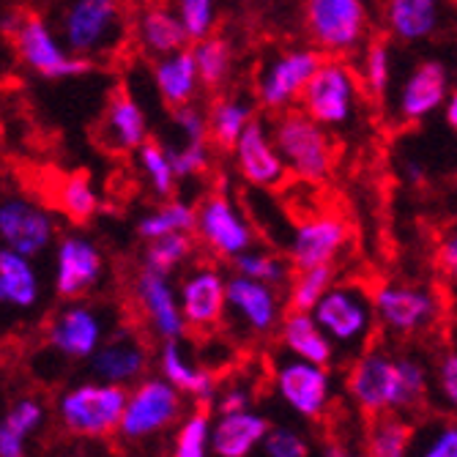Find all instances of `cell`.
<instances>
[{"instance_id": "cell-1", "label": "cell", "mask_w": 457, "mask_h": 457, "mask_svg": "<svg viewBox=\"0 0 457 457\" xmlns=\"http://www.w3.org/2000/svg\"><path fill=\"white\" fill-rule=\"evenodd\" d=\"M348 392L370 413L408 408L425 395V370L413 359H392L381 351H367L348 370Z\"/></svg>"}, {"instance_id": "cell-2", "label": "cell", "mask_w": 457, "mask_h": 457, "mask_svg": "<svg viewBox=\"0 0 457 457\" xmlns=\"http://www.w3.org/2000/svg\"><path fill=\"white\" fill-rule=\"evenodd\" d=\"M271 137L287 164V173L304 184H323L335 170V143L328 129L302 107L274 115Z\"/></svg>"}, {"instance_id": "cell-3", "label": "cell", "mask_w": 457, "mask_h": 457, "mask_svg": "<svg viewBox=\"0 0 457 457\" xmlns=\"http://www.w3.org/2000/svg\"><path fill=\"white\" fill-rule=\"evenodd\" d=\"M63 45L82 58H104L127 38V12L120 0H66L58 14Z\"/></svg>"}, {"instance_id": "cell-4", "label": "cell", "mask_w": 457, "mask_h": 457, "mask_svg": "<svg viewBox=\"0 0 457 457\" xmlns=\"http://www.w3.org/2000/svg\"><path fill=\"white\" fill-rule=\"evenodd\" d=\"M361 79L356 71L340 58H323L307 88L302 94L299 107L310 112L326 129H345L359 110V88Z\"/></svg>"}, {"instance_id": "cell-5", "label": "cell", "mask_w": 457, "mask_h": 457, "mask_svg": "<svg viewBox=\"0 0 457 457\" xmlns=\"http://www.w3.org/2000/svg\"><path fill=\"white\" fill-rule=\"evenodd\" d=\"M304 17L312 45L328 58L356 53L367 38L364 0H307Z\"/></svg>"}, {"instance_id": "cell-6", "label": "cell", "mask_w": 457, "mask_h": 457, "mask_svg": "<svg viewBox=\"0 0 457 457\" xmlns=\"http://www.w3.org/2000/svg\"><path fill=\"white\" fill-rule=\"evenodd\" d=\"M12 41L20 61L33 74L45 79H74V77H86L94 69L91 58L74 55L63 45L61 33H55L47 20H41L36 14H25Z\"/></svg>"}, {"instance_id": "cell-7", "label": "cell", "mask_w": 457, "mask_h": 457, "mask_svg": "<svg viewBox=\"0 0 457 457\" xmlns=\"http://www.w3.org/2000/svg\"><path fill=\"white\" fill-rule=\"evenodd\" d=\"M315 320L331 337V343L356 345L364 343L376 320V307H372V294L351 282H335L328 294L312 310Z\"/></svg>"}, {"instance_id": "cell-8", "label": "cell", "mask_w": 457, "mask_h": 457, "mask_svg": "<svg viewBox=\"0 0 457 457\" xmlns=\"http://www.w3.org/2000/svg\"><path fill=\"white\" fill-rule=\"evenodd\" d=\"M376 320L392 335H420L441 315V302L422 285L384 282L372 290Z\"/></svg>"}, {"instance_id": "cell-9", "label": "cell", "mask_w": 457, "mask_h": 457, "mask_svg": "<svg viewBox=\"0 0 457 457\" xmlns=\"http://www.w3.org/2000/svg\"><path fill=\"white\" fill-rule=\"evenodd\" d=\"M197 238L217 258L236 261L255 246V230L228 195H212L197 205Z\"/></svg>"}, {"instance_id": "cell-10", "label": "cell", "mask_w": 457, "mask_h": 457, "mask_svg": "<svg viewBox=\"0 0 457 457\" xmlns=\"http://www.w3.org/2000/svg\"><path fill=\"white\" fill-rule=\"evenodd\" d=\"M320 63L323 53L307 47L274 55L258 77V102L271 112L296 107Z\"/></svg>"}, {"instance_id": "cell-11", "label": "cell", "mask_w": 457, "mask_h": 457, "mask_svg": "<svg viewBox=\"0 0 457 457\" xmlns=\"http://www.w3.org/2000/svg\"><path fill=\"white\" fill-rule=\"evenodd\" d=\"M127 403L129 397L118 384H82L61 397V417L74 433L102 436L120 425Z\"/></svg>"}, {"instance_id": "cell-12", "label": "cell", "mask_w": 457, "mask_h": 457, "mask_svg": "<svg viewBox=\"0 0 457 457\" xmlns=\"http://www.w3.org/2000/svg\"><path fill=\"white\" fill-rule=\"evenodd\" d=\"M55 217L25 195H9L0 203V241L20 255L38 258L55 244Z\"/></svg>"}, {"instance_id": "cell-13", "label": "cell", "mask_w": 457, "mask_h": 457, "mask_svg": "<svg viewBox=\"0 0 457 457\" xmlns=\"http://www.w3.org/2000/svg\"><path fill=\"white\" fill-rule=\"evenodd\" d=\"M351 241V228L337 214H315L302 220L287 241V261L294 269L335 266Z\"/></svg>"}, {"instance_id": "cell-14", "label": "cell", "mask_w": 457, "mask_h": 457, "mask_svg": "<svg viewBox=\"0 0 457 457\" xmlns=\"http://www.w3.org/2000/svg\"><path fill=\"white\" fill-rule=\"evenodd\" d=\"M104 277L102 249L82 233H69L55 244V294L61 299H79Z\"/></svg>"}, {"instance_id": "cell-15", "label": "cell", "mask_w": 457, "mask_h": 457, "mask_svg": "<svg viewBox=\"0 0 457 457\" xmlns=\"http://www.w3.org/2000/svg\"><path fill=\"white\" fill-rule=\"evenodd\" d=\"M107 337V315L86 302L63 307L47 328L50 345L71 359H91Z\"/></svg>"}, {"instance_id": "cell-16", "label": "cell", "mask_w": 457, "mask_h": 457, "mask_svg": "<svg viewBox=\"0 0 457 457\" xmlns=\"http://www.w3.org/2000/svg\"><path fill=\"white\" fill-rule=\"evenodd\" d=\"M135 302L151 328L164 340H179L187 328V318L181 310V296L170 274H162L156 269L143 266L135 277Z\"/></svg>"}, {"instance_id": "cell-17", "label": "cell", "mask_w": 457, "mask_h": 457, "mask_svg": "<svg viewBox=\"0 0 457 457\" xmlns=\"http://www.w3.org/2000/svg\"><path fill=\"white\" fill-rule=\"evenodd\" d=\"M179 296L187 326L205 331L228 312V277L214 263H200L181 279Z\"/></svg>"}, {"instance_id": "cell-18", "label": "cell", "mask_w": 457, "mask_h": 457, "mask_svg": "<svg viewBox=\"0 0 457 457\" xmlns=\"http://www.w3.org/2000/svg\"><path fill=\"white\" fill-rule=\"evenodd\" d=\"M179 389L164 378H151L143 381L127 403V411H123L120 420V433L127 438H143L151 436L156 430H162L164 425H170L179 417Z\"/></svg>"}, {"instance_id": "cell-19", "label": "cell", "mask_w": 457, "mask_h": 457, "mask_svg": "<svg viewBox=\"0 0 457 457\" xmlns=\"http://www.w3.org/2000/svg\"><path fill=\"white\" fill-rule=\"evenodd\" d=\"M233 156L241 179L258 189H274L287 176V164L271 137V127H266L261 118L249 123V129L233 148Z\"/></svg>"}, {"instance_id": "cell-20", "label": "cell", "mask_w": 457, "mask_h": 457, "mask_svg": "<svg viewBox=\"0 0 457 457\" xmlns=\"http://www.w3.org/2000/svg\"><path fill=\"white\" fill-rule=\"evenodd\" d=\"M449 96L452 88L446 66L441 61H422L403 79L397 94V112L408 123H420L433 112L444 110Z\"/></svg>"}, {"instance_id": "cell-21", "label": "cell", "mask_w": 457, "mask_h": 457, "mask_svg": "<svg viewBox=\"0 0 457 457\" xmlns=\"http://www.w3.org/2000/svg\"><path fill=\"white\" fill-rule=\"evenodd\" d=\"M277 389L290 408L299 411L302 417L315 420V417H320L328 403L331 381H328V372L323 364L296 356V359H287L279 364Z\"/></svg>"}, {"instance_id": "cell-22", "label": "cell", "mask_w": 457, "mask_h": 457, "mask_svg": "<svg viewBox=\"0 0 457 457\" xmlns=\"http://www.w3.org/2000/svg\"><path fill=\"white\" fill-rule=\"evenodd\" d=\"M228 312L236 315L249 331L266 335L279 323L282 299L277 287L253 277L233 274L228 277Z\"/></svg>"}, {"instance_id": "cell-23", "label": "cell", "mask_w": 457, "mask_h": 457, "mask_svg": "<svg viewBox=\"0 0 457 457\" xmlns=\"http://www.w3.org/2000/svg\"><path fill=\"white\" fill-rule=\"evenodd\" d=\"M102 140L120 154L137 151L143 143H148L145 112L127 88H115L107 99L102 118Z\"/></svg>"}, {"instance_id": "cell-24", "label": "cell", "mask_w": 457, "mask_h": 457, "mask_svg": "<svg viewBox=\"0 0 457 457\" xmlns=\"http://www.w3.org/2000/svg\"><path fill=\"white\" fill-rule=\"evenodd\" d=\"M135 38L140 50L151 58H164L192 45L170 4L143 6L135 17Z\"/></svg>"}, {"instance_id": "cell-25", "label": "cell", "mask_w": 457, "mask_h": 457, "mask_svg": "<svg viewBox=\"0 0 457 457\" xmlns=\"http://www.w3.org/2000/svg\"><path fill=\"white\" fill-rule=\"evenodd\" d=\"M154 86L162 102L170 110L192 104L203 88V79L197 71V61L192 47H184L179 53H170L164 58H156L154 63Z\"/></svg>"}, {"instance_id": "cell-26", "label": "cell", "mask_w": 457, "mask_h": 457, "mask_svg": "<svg viewBox=\"0 0 457 457\" xmlns=\"http://www.w3.org/2000/svg\"><path fill=\"white\" fill-rule=\"evenodd\" d=\"M444 17L441 0H389L384 22L386 30L405 45H417V41L430 38Z\"/></svg>"}, {"instance_id": "cell-27", "label": "cell", "mask_w": 457, "mask_h": 457, "mask_svg": "<svg viewBox=\"0 0 457 457\" xmlns=\"http://www.w3.org/2000/svg\"><path fill=\"white\" fill-rule=\"evenodd\" d=\"M145 348L132 335H115L94 356L91 367L104 384H127L145 370Z\"/></svg>"}, {"instance_id": "cell-28", "label": "cell", "mask_w": 457, "mask_h": 457, "mask_svg": "<svg viewBox=\"0 0 457 457\" xmlns=\"http://www.w3.org/2000/svg\"><path fill=\"white\" fill-rule=\"evenodd\" d=\"M41 296V279L33 266V258L20 255L14 249H0V302L30 310Z\"/></svg>"}, {"instance_id": "cell-29", "label": "cell", "mask_w": 457, "mask_h": 457, "mask_svg": "<svg viewBox=\"0 0 457 457\" xmlns=\"http://www.w3.org/2000/svg\"><path fill=\"white\" fill-rule=\"evenodd\" d=\"M282 343L294 356L323 364V367L331 361V356H335L331 337L326 335L323 326L315 320L312 312H294L290 310L282 320Z\"/></svg>"}, {"instance_id": "cell-30", "label": "cell", "mask_w": 457, "mask_h": 457, "mask_svg": "<svg viewBox=\"0 0 457 457\" xmlns=\"http://www.w3.org/2000/svg\"><path fill=\"white\" fill-rule=\"evenodd\" d=\"M266 436L269 422L258 417V413H222L220 425L214 428V452L220 457H246L258 441H266Z\"/></svg>"}, {"instance_id": "cell-31", "label": "cell", "mask_w": 457, "mask_h": 457, "mask_svg": "<svg viewBox=\"0 0 457 457\" xmlns=\"http://www.w3.org/2000/svg\"><path fill=\"white\" fill-rule=\"evenodd\" d=\"M162 376L168 378L179 392L195 395L200 403H209L214 397V378L209 370L192 364L179 345V340H164L162 348Z\"/></svg>"}, {"instance_id": "cell-32", "label": "cell", "mask_w": 457, "mask_h": 457, "mask_svg": "<svg viewBox=\"0 0 457 457\" xmlns=\"http://www.w3.org/2000/svg\"><path fill=\"white\" fill-rule=\"evenodd\" d=\"M255 120V110L246 99L238 96H222L209 110V127H212V143L222 151H233L241 135Z\"/></svg>"}, {"instance_id": "cell-33", "label": "cell", "mask_w": 457, "mask_h": 457, "mask_svg": "<svg viewBox=\"0 0 457 457\" xmlns=\"http://www.w3.org/2000/svg\"><path fill=\"white\" fill-rule=\"evenodd\" d=\"M197 228V209L189 205L187 200H164L148 214L137 220V236L143 241H154L162 236H173V233H195Z\"/></svg>"}, {"instance_id": "cell-34", "label": "cell", "mask_w": 457, "mask_h": 457, "mask_svg": "<svg viewBox=\"0 0 457 457\" xmlns=\"http://www.w3.org/2000/svg\"><path fill=\"white\" fill-rule=\"evenodd\" d=\"M55 203L58 209L74 220V222H88L102 212V195L96 192L94 181L86 173H69L58 179L55 189Z\"/></svg>"}, {"instance_id": "cell-35", "label": "cell", "mask_w": 457, "mask_h": 457, "mask_svg": "<svg viewBox=\"0 0 457 457\" xmlns=\"http://www.w3.org/2000/svg\"><path fill=\"white\" fill-rule=\"evenodd\" d=\"M192 53H195V61H197L203 88L220 91L233 74V47L228 45V38L214 33V36L203 38V41H195Z\"/></svg>"}, {"instance_id": "cell-36", "label": "cell", "mask_w": 457, "mask_h": 457, "mask_svg": "<svg viewBox=\"0 0 457 457\" xmlns=\"http://www.w3.org/2000/svg\"><path fill=\"white\" fill-rule=\"evenodd\" d=\"M135 154H137V168H140V173H143L148 189H151L156 197H162V200L173 197L176 184H179L181 179H179V173H176V168H173V159H170L168 145H162V143H156V140H148V143H143Z\"/></svg>"}, {"instance_id": "cell-37", "label": "cell", "mask_w": 457, "mask_h": 457, "mask_svg": "<svg viewBox=\"0 0 457 457\" xmlns=\"http://www.w3.org/2000/svg\"><path fill=\"white\" fill-rule=\"evenodd\" d=\"M335 266H312V269H296V274L287 282V307L294 312H312L318 302L328 294L335 285Z\"/></svg>"}, {"instance_id": "cell-38", "label": "cell", "mask_w": 457, "mask_h": 457, "mask_svg": "<svg viewBox=\"0 0 457 457\" xmlns=\"http://www.w3.org/2000/svg\"><path fill=\"white\" fill-rule=\"evenodd\" d=\"M192 255H195V238H192V233H173V236H162V238L145 241L143 266L156 269L162 274H173Z\"/></svg>"}, {"instance_id": "cell-39", "label": "cell", "mask_w": 457, "mask_h": 457, "mask_svg": "<svg viewBox=\"0 0 457 457\" xmlns=\"http://www.w3.org/2000/svg\"><path fill=\"white\" fill-rule=\"evenodd\" d=\"M233 269L236 274H244V277H253V279H261V282H269L274 287L279 285H287L290 282V261L274 255V253H266V249H246L244 255H238L233 261Z\"/></svg>"}, {"instance_id": "cell-40", "label": "cell", "mask_w": 457, "mask_h": 457, "mask_svg": "<svg viewBox=\"0 0 457 457\" xmlns=\"http://www.w3.org/2000/svg\"><path fill=\"white\" fill-rule=\"evenodd\" d=\"M359 79L370 96H384L392 79V53L384 41H372L361 53Z\"/></svg>"}, {"instance_id": "cell-41", "label": "cell", "mask_w": 457, "mask_h": 457, "mask_svg": "<svg viewBox=\"0 0 457 457\" xmlns=\"http://www.w3.org/2000/svg\"><path fill=\"white\" fill-rule=\"evenodd\" d=\"M173 12L179 14L189 41H203L214 36L217 28V4L214 0H170Z\"/></svg>"}, {"instance_id": "cell-42", "label": "cell", "mask_w": 457, "mask_h": 457, "mask_svg": "<svg viewBox=\"0 0 457 457\" xmlns=\"http://www.w3.org/2000/svg\"><path fill=\"white\" fill-rule=\"evenodd\" d=\"M411 428L400 420H381L370 433V457H405Z\"/></svg>"}, {"instance_id": "cell-43", "label": "cell", "mask_w": 457, "mask_h": 457, "mask_svg": "<svg viewBox=\"0 0 457 457\" xmlns=\"http://www.w3.org/2000/svg\"><path fill=\"white\" fill-rule=\"evenodd\" d=\"M168 151H170V159H173V168H176L179 179H197L212 168L209 140L205 143L181 140L179 145H168Z\"/></svg>"}, {"instance_id": "cell-44", "label": "cell", "mask_w": 457, "mask_h": 457, "mask_svg": "<svg viewBox=\"0 0 457 457\" xmlns=\"http://www.w3.org/2000/svg\"><path fill=\"white\" fill-rule=\"evenodd\" d=\"M173 129L181 135V140H192V143L212 140L209 112H203L195 102L173 110Z\"/></svg>"}, {"instance_id": "cell-45", "label": "cell", "mask_w": 457, "mask_h": 457, "mask_svg": "<svg viewBox=\"0 0 457 457\" xmlns=\"http://www.w3.org/2000/svg\"><path fill=\"white\" fill-rule=\"evenodd\" d=\"M205 444H209V417L195 413L179 433L173 457H205Z\"/></svg>"}, {"instance_id": "cell-46", "label": "cell", "mask_w": 457, "mask_h": 457, "mask_svg": "<svg viewBox=\"0 0 457 457\" xmlns=\"http://www.w3.org/2000/svg\"><path fill=\"white\" fill-rule=\"evenodd\" d=\"M41 417H45V413H41V405H38V403H33V400H20V403H14L12 411L6 413L4 428H9L12 433L28 438V436L41 425Z\"/></svg>"}, {"instance_id": "cell-47", "label": "cell", "mask_w": 457, "mask_h": 457, "mask_svg": "<svg viewBox=\"0 0 457 457\" xmlns=\"http://www.w3.org/2000/svg\"><path fill=\"white\" fill-rule=\"evenodd\" d=\"M263 444H266L269 457H307V444L294 430H285V428L271 430Z\"/></svg>"}, {"instance_id": "cell-48", "label": "cell", "mask_w": 457, "mask_h": 457, "mask_svg": "<svg viewBox=\"0 0 457 457\" xmlns=\"http://www.w3.org/2000/svg\"><path fill=\"white\" fill-rule=\"evenodd\" d=\"M438 386L452 408H457V353H446L438 367Z\"/></svg>"}, {"instance_id": "cell-49", "label": "cell", "mask_w": 457, "mask_h": 457, "mask_svg": "<svg viewBox=\"0 0 457 457\" xmlns=\"http://www.w3.org/2000/svg\"><path fill=\"white\" fill-rule=\"evenodd\" d=\"M438 266L446 277L457 282V228L446 230L438 241Z\"/></svg>"}, {"instance_id": "cell-50", "label": "cell", "mask_w": 457, "mask_h": 457, "mask_svg": "<svg viewBox=\"0 0 457 457\" xmlns=\"http://www.w3.org/2000/svg\"><path fill=\"white\" fill-rule=\"evenodd\" d=\"M422 457H457V428H446L441 430L430 446L425 449Z\"/></svg>"}, {"instance_id": "cell-51", "label": "cell", "mask_w": 457, "mask_h": 457, "mask_svg": "<svg viewBox=\"0 0 457 457\" xmlns=\"http://www.w3.org/2000/svg\"><path fill=\"white\" fill-rule=\"evenodd\" d=\"M25 438L12 433L9 428H0V457H22Z\"/></svg>"}, {"instance_id": "cell-52", "label": "cell", "mask_w": 457, "mask_h": 457, "mask_svg": "<svg viewBox=\"0 0 457 457\" xmlns=\"http://www.w3.org/2000/svg\"><path fill=\"white\" fill-rule=\"evenodd\" d=\"M236 411H246V395L241 389H230L220 400V413H236Z\"/></svg>"}, {"instance_id": "cell-53", "label": "cell", "mask_w": 457, "mask_h": 457, "mask_svg": "<svg viewBox=\"0 0 457 457\" xmlns=\"http://www.w3.org/2000/svg\"><path fill=\"white\" fill-rule=\"evenodd\" d=\"M22 20H25V14H22V12L9 9V12L4 14V33H6V36H14V33H17V28L22 25Z\"/></svg>"}, {"instance_id": "cell-54", "label": "cell", "mask_w": 457, "mask_h": 457, "mask_svg": "<svg viewBox=\"0 0 457 457\" xmlns=\"http://www.w3.org/2000/svg\"><path fill=\"white\" fill-rule=\"evenodd\" d=\"M405 179L411 181V184H422L425 181V168L417 162V159H411V162H405Z\"/></svg>"}, {"instance_id": "cell-55", "label": "cell", "mask_w": 457, "mask_h": 457, "mask_svg": "<svg viewBox=\"0 0 457 457\" xmlns=\"http://www.w3.org/2000/svg\"><path fill=\"white\" fill-rule=\"evenodd\" d=\"M444 118H446L449 127L457 132V91H452V96L446 99V104H444Z\"/></svg>"}, {"instance_id": "cell-56", "label": "cell", "mask_w": 457, "mask_h": 457, "mask_svg": "<svg viewBox=\"0 0 457 457\" xmlns=\"http://www.w3.org/2000/svg\"><path fill=\"white\" fill-rule=\"evenodd\" d=\"M323 457H348V452L343 446H337V444H328L326 452H323Z\"/></svg>"}]
</instances>
